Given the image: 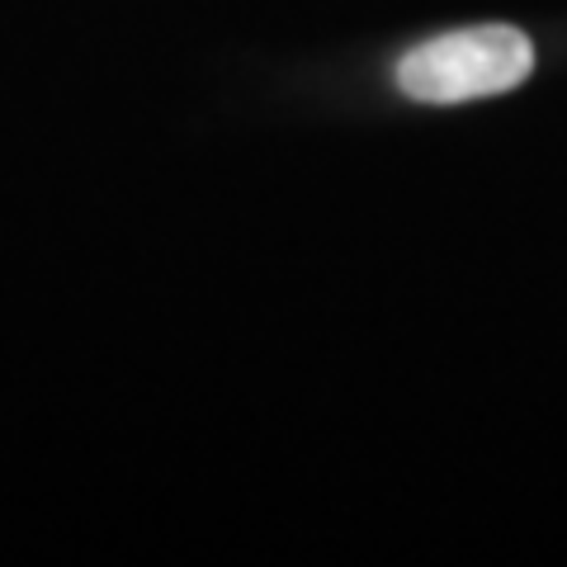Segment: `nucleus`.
<instances>
[{
    "label": "nucleus",
    "mask_w": 567,
    "mask_h": 567,
    "mask_svg": "<svg viewBox=\"0 0 567 567\" xmlns=\"http://www.w3.org/2000/svg\"><path fill=\"white\" fill-rule=\"evenodd\" d=\"M535 71V43L511 24H477L412 48L398 62V91L416 104H464L502 95Z\"/></svg>",
    "instance_id": "f257e3e1"
}]
</instances>
